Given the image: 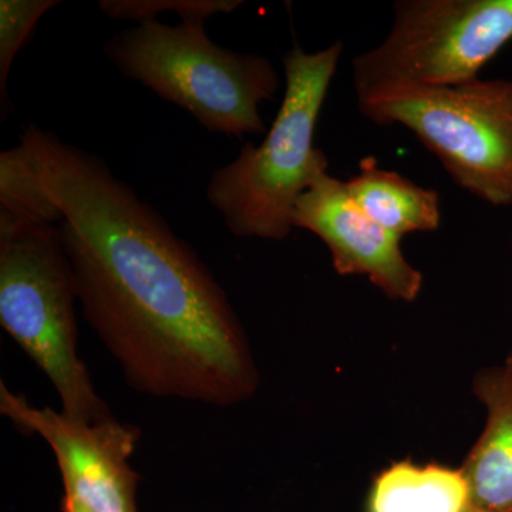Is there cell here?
Instances as JSON below:
<instances>
[{
  "label": "cell",
  "mask_w": 512,
  "mask_h": 512,
  "mask_svg": "<svg viewBox=\"0 0 512 512\" xmlns=\"http://www.w3.org/2000/svg\"><path fill=\"white\" fill-rule=\"evenodd\" d=\"M0 210L57 224L83 318L136 392L217 407L254 396L224 288L103 158L29 124L0 153Z\"/></svg>",
  "instance_id": "1"
},
{
  "label": "cell",
  "mask_w": 512,
  "mask_h": 512,
  "mask_svg": "<svg viewBox=\"0 0 512 512\" xmlns=\"http://www.w3.org/2000/svg\"><path fill=\"white\" fill-rule=\"evenodd\" d=\"M342 52V42L312 53L293 46L284 57V99L264 141H247L232 163L211 174L207 200L235 237H288L296 201L328 174L315 133Z\"/></svg>",
  "instance_id": "2"
},
{
  "label": "cell",
  "mask_w": 512,
  "mask_h": 512,
  "mask_svg": "<svg viewBox=\"0 0 512 512\" xmlns=\"http://www.w3.org/2000/svg\"><path fill=\"white\" fill-rule=\"evenodd\" d=\"M77 293L57 224L0 211V323L55 387L62 413L113 419L79 356Z\"/></svg>",
  "instance_id": "3"
},
{
  "label": "cell",
  "mask_w": 512,
  "mask_h": 512,
  "mask_svg": "<svg viewBox=\"0 0 512 512\" xmlns=\"http://www.w3.org/2000/svg\"><path fill=\"white\" fill-rule=\"evenodd\" d=\"M104 55L124 77L181 107L210 133L242 138L268 131L259 107L281 86L274 64L218 46L202 20L137 23L110 37Z\"/></svg>",
  "instance_id": "4"
},
{
  "label": "cell",
  "mask_w": 512,
  "mask_h": 512,
  "mask_svg": "<svg viewBox=\"0 0 512 512\" xmlns=\"http://www.w3.org/2000/svg\"><path fill=\"white\" fill-rule=\"evenodd\" d=\"M386 39L353 59L357 99L478 79L512 40V0H399Z\"/></svg>",
  "instance_id": "5"
},
{
  "label": "cell",
  "mask_w": 512,
  "mask_h": 512,
  "mask_svg": "<svg viewBox=\"0 0 512 512\" xmlns=\"http://www.w3.org/2000/svg\"><path fill=\"white\" fill-rule=\"evenodd\" d=\"M363 116L409 128L450 177L485 202L512 205V80L359 97Z\"/></svg>",
  "instance_id": "6"
},
{
  "label": "cell",
  "mask_w": 512,
  "mask_h": 512,
  "mask_svg": "<svg viewBox=\"0 0 512 512\" xmlns=\"http://www.w3.org/2000/svg\"><path fill=\"white\" fill-rule=\"evenodd\" d=\"M0 413L20 431L39 434L55 453L64 495L92 512H138L140 477L130 457L140 440V430L119 420L87 424L62 412L37 409L22 394L0 384Z\"/></svg>",
  "instance_id": "7"
},
{
  "label": "cell",
  "mask_w": 512,
  "mask_h": 512,
  "mask_svg": "<svg viewBox=\"0 0 512 512\" xmlns=\"http://www.w3.org/2000/svg\"><path fill=\"white\" fill-rule=\"evenodd\" d=\"M293 228L306 229L328 245L339 275H366L389 298L413 302L423 275L400 249V239L357 207L345 181L325 174L303 192L292 212Z\"/></svg>",
  "instance_id": "8"
},
{
  "label": "cell",
  "mask_w": 512,
  "mask_h": 512,
  "mask_svg": "<svg viewBox=\"0 0 512 512\" xmlns=\"http://www.w3.org/2000/svg\"><path fill=\"white\" fill-rule=\"evenodd\" d=\"M474 394L485 409V424L461 470L474 507L512 512V375L504 369L478 373Z\"/></svg>",
  "instance_id": "9"
},
{
  "label": "cell",
  "mask_w": 512,
  "mask_h": 512,
  "mask_svg": "<svg viewBox=\"0 0 512 512\" xmlns=\"http://www.w3.org/2000/svg\"><path fill=\"white\" fill-rule=\"evenodd\" d=\"M352 200L376 224L402 239L414 232L436 231L441 224L440 197L365 157L359 173L345 181Z\"/></svg>",
  "instance_id": "10"
},
{
  "label": "cell",
  "mask_w": 512,
  "mask_h": 512,
  "mask_svg": "<svg viewBox=\"0 0 512 512\" xmlns=\"http://www.w3.org/2000/svg\"><path fill=\"white\" fill-rule=\"evenodd\" d=\"M470 485L461 467L397 461L372 481L366 512H467Z\"/></svg>",
  "instance_id": "11"
},
{
  "label": "cell",
  "mask_w": 512,
  "mask_h": 512,
  "mask_svg": "<svg viewBox=\"0 0 512 512\" xmlns=\"http://www.w3.org/2000/svg\"><path fill=\"white\" fill-rule=\"evenodd\" d=\"M60 5V0H2L0 2V111L2 120L8 119V80L15 57L26 45L37 22L49 10Z\"/></svg>",
  "instance_id": "12"
},
{
  "label": "cell",
  "mask_w": 512,
  "mask_h": 512,
  "mask_svg": "<svg viewBox=\"0 0 512 512\" xmlns=\"http://www.w3.org/2000/svg\"><path fill=\"white\" fill-rule=\"evenodd\" d=\"M244 5L241 0H100L99 9L110 19L141 23L156 20L164 12L177 13L181 22H205L218 13H231Z\"/></svg>",
  "instance_id": "13"
},
{
  "label": "cell",
  "mask_w": 512,
  "mask_h": 512,
  "mask_svg": "<svg viewBox=\"0 0 512 512\" xmlns=\"http://www.w3.org/2000/svg\"><path fill=\"white\" fill-rule=\"evenodd\" d=\"M62 512H92L89 508L84 507L82 503L74 500V498L69 497V495H64L62 498Z\"/></svg>",
  "instance_id": "14"
},
{
  "label": "cell",
  "mask_w": 512,
  "mask_h": 512,
  "mask_svg": "<svg viewBox=\"0 0 512 512\" xmlns=\"http://www.w3.org/2000/svg\"><path fill=\"white\" fill-rule=\"evenodd\" d=\"M505 370H507L510 375H512V353L510 357H508L507 362H505V365L503 366Z\"/></svg>",
  "instance_id": "15"
},
{
  "label": "cell",
  "mask_w": 512,
  "mask_h": 512,
  "mask_svg": "<svg viewBox=\"0 0 512 512\" xmlns=\"http://www.w3.org/2000/svg\"><path fill=\"white\" fill-rule=\"evenodd\" d=\"M467 512H487V511L480 510V508H477V507H474V505H471L470 510H468Z\"/></svg>",
  "instance_id": "16"
}]
</instances>
